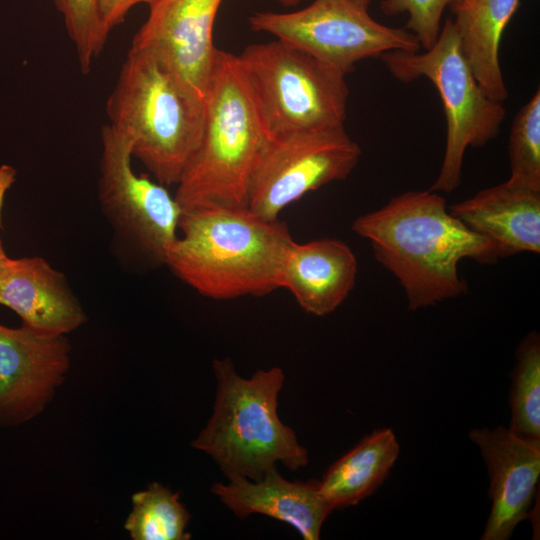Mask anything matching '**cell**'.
<instances>
[{
	"instance_id": "obj_8",
	"label": "cell",
	"mask_w": 540,
	"mask_h": 540,
	"mask_svg": "<svg viewBox=\"0 0 540 540\" xmlns=\"http://www.w3.org/2000/svg\"><path fill=\"white\" fill-rule=\"evenodd\" d=\"M97 193L120 256L166 265L182 209L166 186L133 170L129 140L109 125L101 130Z\"/></svg>"
},
{
	"instance_id": "obj_9",
	"label": "cell",
	"mask_w": 540,
	"mask_h": 540,
	"mask_svg": "<svg viewBox=\"0 0 540 540\" xmlns=\"http://www.w3.org/2000/svg\"><path fill=\"white\" fill-rule=\"evenodd\" d=\"M367 8L356 0H314L294 12H256L249 24L345 74L365 58L419 51L413 33L377 22Z\"/></svg>"
},
{
	"instance_id": "obj_10",
	"label": "cell",
	"mask_w": 540,
	"mask_h": 540,
	"mask_svg": "<svg viewBox=\"0 0 540 540\" xmlns=\"http://www.w3.org/2000/svg\"><path fill=\"white\" fill-rule=\"evenodd\" d=\"M361 148L344 127L303 130L267 138L255 165L247 207L269 219L307 193L346 179Z\"/></svg>"
},
{
	"instance_id": "obj_7",
	"label": "cell",
	"mask_w": 540,
	"mask_h": 540,
	"mask_svg": "<svg viewBox=\"0 0 540 540\" xmlns=\"http://www.w3.org/2000/svg\"><path fill=\"white\" fill-rule=\"evenodd\" d=\"M390 73L409 83L425 77L436 87L445 112L446 145L434 192L455 190L468 147H481L497 136L506 117L503 103L489 98L462 51L453 19H447L436 42L425 52L390 51L381 55Z\"/></svg>"
},
{
	"instance_id": "obj_26",
	"label": "cell",
	"mask_w": 540,
	"mask_h": 540,
	"mask_svg": "<svg viewBox=\"0 0 540 540\" xmlns=\"http://www.w3.org/2000/svg\"><path fill=\"white\" fill-rule=\"evenodd\" d=\"M8 258L9 257L6 254V251H5L4 246H3V242H2V240L0 238V268L7 261Z\"/></svg>"
},
{
	"instance_id": "obj_28",
	"label": "cell",
	"mask_w": 540,
	"mask_h": 540,
	"mask_svg": "<svg viewBox=\"0 0 540 540\" xmlns=\"http://www.w3.org/2000/svg\"><path fill=\"white\" fill-rule=\"evenodd\" d=\"M356 1H358L359 3H361V4H363V5L367 6V7L370 4V0H356Z\"/></svg>"
},
{
	"instance_id": "obj_27",
	"label": "cell",
	"mask_w": 540,
	"mask_h": 540,
	"mask_svg": "<svg viewBox=\"0 0 540 540\" xmlns=\"http://www.w3.org/2000/svg\"><path fill=\"white\" fill-rule=\"evenodd\" d=\"M284 7H293L301 3L303 0H275Z\"/></svg>"
},
{
	"instance_id": "obj_3",
	"label": "cell",
	"mask_w": 540,
	"mask_h": 540,
	"mask_svg": "<svg viewBox=\"0 0 540 540\" xmlns=\"http://www.w3.org/2000/svg\"><path fill=\"white\" fill-rule=\"evenodd\" d=\"M106 112L132 157L160 184L177 185L201 140L204 100L158 57L129 50Z\"/></svg>"
},
{
	"instance_id": "obj_1",
	"label": "cell",
	"mask_w": 540,
	"mask_h": 540,
	"mask_svg": "<svg viewBox=\"0 0 540 540\" xmlns=\"http://www.w3.org/2000/svg\"><path fill=\"white\" fill-rule=\"evenodd\" d=\"M352 230L370 241L375 259L399 281L410 310L467 292L458 273L463 259L495 263V246L453 216L434 191H408L363 214Z\"/></svg>"
},
{
	"instance_id": "obj_16",
	"label": "cell",
	"mask_w": 540,
	"mask_h": 540,
	"mask_svg": "<svg viewBox=\"0 0 540 540\" xmlns=\"http://www.w3.org/2000/svg\"><path fill=\"white\" fill-rule=\"evenodd\" d=\"M469 229L488 239L499 258L540 253V192L508 181L449 207Z\"/></svg>"
},
{
	"instance_id": "obj_11",
	"label": "cell",
	"mask_w": 540,
	"mask_h": 540,
	"mask_svg": "<svg viewBox=\"0 0 540 540\" xmlns=\"http://www.w3.org/2000/svg\"><path fill=\"white\" fill-rule=\"evenodd\" d=\"M70 365L67 336L0 324V428L38 417L65 382Z\"/></svg>"
},
{
	"instance_id": "obj_14",
	"label": "cell",
	"mask_w": 540,
	"mask_h": 540,
	"mask_svg": "<svg viewBox=\"0 0 540 540\" xmlns=\"http://www.w3.org/2000/svg\"><path fill=\"white\" fill-rule=\"evenodd\" d=\"M0 304L45 336H67L87 315L63 273L42 257L8 258L0 268Z\"/></svg>"
},
{
	"instance_id": "obj_6",
	"label": "cell",
	"mask_w": 540,
	"mask_h": 540,
	"mask_svg": "<svg viewBox=\"0 0 540 540\" xmlns=\"http://www.w3.org/2000/svg\"><path fill=\"white\" fill-rule=\"evenodd\" d=\"M238 57L267 138L344 127V72L278 39L251 44Z\"/></svg>"
},
{
	"instance_id": "obj_17",
	"label": "cell",
	"mask_w": 540,
	"mask_h": 540,
	"mask_svg": "<svg viewBox=\"0 0 540 540\" xmlns=\"http://www.w3.org/2000/svg\"><path fill=\"white\" fill-rule=\"evenodd\" d=\"M357 259L337 239L293 242L285 256L280 288L295 297L307 313L325 316L335 311L354 288Z\"/></svg>"
},
{
	"instance_id": "obj_13",
	"label": "cell",
	"mask_w": 540,
	"mask_h": 540,
	"mask_svg": "<svg viewBox=\"0 0 540 540\" xmlns=\"http://www.w3.org/2000/svg\"><path fill=\"white\" fill-rule=\"evenodd\" d=\"M490 478L492 508L482 540H507L529 516L540 476V441L525 440L509 429H473Z\"/></svg>"
},
{
	"instance_id": "obj_20",
	"label": "cell",
	"mask_w": 540,
	"mask_h": 540,
	"mask_svg": "<svg viewBox=\"0 0 540 540\" xmlns=\"http://www.w3.org/2000/svg\"><path fill=\"white\" fill-rule=\"evenodd\" d=\"M132 509L124 528L132 540H188L191 515L179 495L158 482H151L131 496Z\"/></svg>"
},
{
	"instance_id": "obj_19",
	"label": "cell",
	"mask_w": 540,
	"mask_h": 540,
	"mask_svg": "<svg viewBox=\"0 0 540 540\" xmlns=\"http://www.w3.org/2000/svg\"><path fill=\"white\" fill-rule=\"evenodd\" d=\"M398 455L393 431H374L328 468L319 492L332 510L356 505L380 486Z\"/></svg>"
},
{
	"instance_id": "obj_23",
	"label": "cell",
	"mask_w": 540,
	"mask_h": 540,
	"mask_svg": "<svg viewBox=\"0 0 540 540\" xmlns=\"http://www.w3.org/2000/svg\"><path fill=\"white\" fill-rule=\"evenodd\" d=\"M63 17L68 37L72 41L80 69L87 74L102 52L108 38L98 10V0H53Z\"/></svg>"
},
{
	"instance_id": "obj_15",
	"label": "cell",
	"mask_w": 540,
	"mask_h": 540,
	"mask_svg": "<svg viewBox=\"0 0 540 540\" xmlns=\"http://www.w3.org/2000/svg\"><path fill=\"white\" fill-rule=\"evenodd\" d=\"M215 483L211 491L240 518L262 514L290 524L305 540L320 538L321 527L333 511L319 492L318 480L289 481L276 466L257 481L234 475Z\"/></svg>"
},
{
	"instance_id": "obj_25",
	"label": "cell",
	"mask_w": 540,
	"mask_h": 540,
	"mask_svg": "<svg viewBox=\"0 0 540 540\" xmlns=\"http://www.w3.org/2000/svg\"><path fill=\"white\" fill-rule=\"evenodd\" d=\"M154 0H98V10L104 31H110L122 23L131 8L138 4H151Z\"/></svg>"
},
{
	"instance_id": "obj_24",
	"label": "cell",
	"mask_w": 540,
	"mask_h": 540,
	"mask_svg": "<svg viewBox=\"0 0 540 540\" xmlns=\"http://www.w3.org/2000/svg\"><path fill=\"white\" fill-rule=\"evenodd\" d=\"M456 0H382L380 9L386 15L408 13L406 28L419 44L429 49L437 40L444 9Z\"/></svg>"
},
{
	"instance_id": "obj_4",
	"label": "cell",
	"mask_w": 540,
	"mask_h": 540,
	"mask_svg": "<svg viewBox=\"0 0 540 540\" xmlns=\"http://www.w3.org/2000/svg\"><path fill=\"white\" fill-rule=\"evenodd\" d=\"M204 105L201 140L174 196L182 210L247 207L267 135L238 56L216 48Z\"/></svg>"
},
{
	"instance_id": "obj_5",
	"label": "cell",
	"mask_w": 540,
	"mask_h": 540,
	"mask_svg": "<svg viewBox=\"0 0 540 540\" xmlns=\"http://www.w3.org/2000/svg\"><path fill=\"white\" fill-rule=\"evenodd\" d=\"M212 368L217 381L213 412L192 447L211 456L226 477L257 481L277 462L290 470L306 466V448L277 413L282 369L257 370L243 378L230 358L215 359Z\"/></svg>"
},
{
	"instance_id": "obj_22",
	"label": "cell",
	"mask_w": 540,
	"mask_h": 540,
	"mask_svg": "<svg viewBox=\"0 0 540 540\" xmlns=\"http://www.w3.org/2000/svg\"><path fill=\"white\" fill-rule=\"evenodd\" d=\"M509 183L540 192V91L520 108L509 136Z\"/></svg>"
},
{
	"instance_id": "obj_18",
	"label": "cell",
	"mask_w": 540,
	"mask_h": 540,
	"mask_svg": "<svg viewBox=\"0 0 540 540\" xmlns=\"http://www.w3.org/2000/svg\"><path fill=\"white\" fill-rule=\"evenodd\" d=\"M520 0H456L450 4L462 51L480 87L494 101L508 98L499 61L504 30Z\"/></svg>"
},
{
	"instance_id": "obj_12",
	"label": "cell",
	"mask_w": 540,
	"mask_h": 540,
	"mask_svg": "<svg viewBox=\"0 0 540 540\" xmlns=\"http://www.w3.org/2000/svg\"><path fill=\"white\" fill-rule=\"evenodd\" d=\"M223 0H154L130 50L151 53L203 100L216 47L213 28Z\"/></svg>"
},
{
	"instance_id": "obj_21",
	"label": "cell",
	"mask_w": 540,
	"mask_h": 540,
	"mask_svg": "<svg viewBox=\"0 0 540 540\" xmlns=\"http://www.w3.org/2000/svg\"><path fill=\"white\" fill-rule=\"evenodd\" d=\"M509 430L530 441H540V338L531 332L520 343L511 386Z\"/></svg>"
},
{
	"instance_id": "obj_2",
	"label": "cell",
	"mask_w": 540,
	"mask_h": 540,
	"mask_svg": "<svg viewBox=\"0 0 540 540\" xmlns=\"http://www.w3.org/2000/svg\"><path fill=\"white\" fill-rule=\"evenodd\" d=\"M179 229L166 266L201 295L225 300L280 288L294 242L284 221L248 207L212 205L182 210Z\"/></svg>"
}]
</instances>
